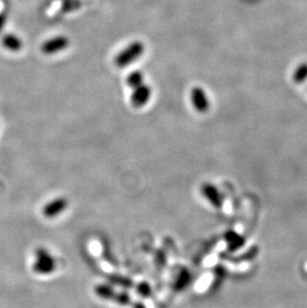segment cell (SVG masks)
<instances>
[{"label":"cell","mask_w":307,"mask_h":308,"mask_svg":"<svg viewBox=\"0 0 307 308\" xmlns=\"http://www.w3.org/2000/svg\"><path fill=\"white\" fill-rule=\"evenodd\" d=\"M69 44L70 41L68 37L64 35H58L46 40L41 46V51L45 55H54L56 53L67 49Z\"/></svg>","instance_id":"obj_3"},{"label":"cell","mask_w":307,"mask_h":308,"mask_svg":"<svg viewBox=\"0 0 307 308\" xmlns=\"http://www.w3.org/2000/svg\"><path fill=\"white\" fill-rule=\"evenodd\" d=\"M6 22H7V14L5 12H0V33L5 27Z\"/></svg>","instance_id":"obj_12"},{"label":"cell","mask_w":307,"mask_h":308,"mask_svg":"<svg viewBox=\"0 0 307 308\" xmlns=\"http://www.w3.org/2000/svg\"><path fill=\"white\" fill-rule=\"evenodd\" d=\"M203 197L216 209H221L223 204V196L221 191L214 184L206 183L201 186Z\"/></svg>","instance_id":"obj_5"},{"label":"cell","mask_w":307,"mask_h":308,"mask_svg":"<svg viewBox=\"0 0 307 308\" xmlns=\"http://www.w3.org/2000/svg\"><path fill=\"white\" fill-rule=\"evenodd\" d=\"M57 268V261L54 255L46 248H38L34 252V261L32 269L39 276H50Z\"/></svg>","instance_id":"obj_1"},{"label":"cell","mask_w":307,"mask_h":308,"mask_svg":"<svg viewBox=\"0 0 307 308\" xmlns=\"http://www.w3.org/2000/svg\"><path fill=\"white\" fill-rule=\"evenodd\" d=\"M145 52V45L141 41H134L126 46L115 57V64L119 68L127 67L138 60Z\"/></svg>","instance_id":"obj_2"},{"label":"cell","mask_w":307,"mask_h":308,"mask_svg":"<svg viewBox=\"0 0 307 308\" xmlns=\"http://www.w3.org/2000/svg\"><path fill=\"white\" fill-rule=\"evenodd\" d=\"M152 97V88L148 84H142L133 89L131 95L132 105L136 108H141L145 106Z\"/></svg>","instance_id":"obj_6"},{"label":"cell","mask_w":307,"mask_h":308,"mask_svg":"<svg viewBox=\"0 0 307 308\" xmlns=\"http://www.w3.org/2000/svg\"><path fill=\"white\" fill-rule=\"evenodd\" d=\"M190 278H191L190 275L187 271H184V272H182V275L179 278H177L175 285L178 286V287L184 288V287L187 286V284H188V282L190 280Z\"/></svg>","instance_id":"obj_11"},{"label":"cell","mask_w":307,"mask_h":308,"mask_svg":"<svg viewBox=\"0 0 307 308\" xmlns=\"http://www.w3.org/2000/svg\"><path fill=\"white\" fill-rule=\"evenodd\" d=\"M126 83L128 85V87L135 89L136 87H138L140 85L144 84V74L143 72H141L139 70L134 71L132 73H130L126 79Z\"/></svg>","instance_id":"obj_10"},{"label":"cell","mask_w":307,"mask_h":308,"mask_svg":"<svg viewBox=\"0 0 307 308\" xmlns=\"http://www.w3.org/2000/svg\"><path fill=\"white\" fill-rule=\"evenodd\" d=\"M191 99L192 103L195 106L196 111L198 112H206L209 108V102L207 96L202 89L195 88L191 92Z\"/></svg>","instance_id":"obj_8"},{"label":"cell","mask_w":307,"mask_h":308,"mask_svg":"<svg viewBox=\"0 0 307 308\" xmlns=\"http://www.w3.org/2000/svg\"><path fill=\"white\" fill-rule=\"evenodd\" d=\"M134 308H147L146 307V305L145 304H143L142 302H137L136 304H135V306Z\"/></svg>","instance_id":"obj_13"},{"label":"cell","mask_w":307,"mask_h":308,"mask_svg":"<svg viewBox=\"0 0 307 308\" xmlns=\"http://www.w3.org/2000/svg\"><path fill=\"white\" fill-rule=\"evenodd\" d=\"M225 242L230 251H236L245 244V238L235 231H227L224 235Z\"/></svg>","instance_id":"obj_9"},{"label":"cell","mask_w":307,"mask_h":308,"mask_svg":"<svg viewBox=\"0 0 307 308\" xmlns=\"http://www.w3.org/2000/svg\"><path fill=\"white\" fill-rule=\"evenodd\" d=\"M68 200L65 197H56L54 199L48 201L43 210V216L47 219H54L59 217L60 215H62L68 208Z\"/></svg>","instance_id":"obj_4"},{"label":"cell","mask_w":307,"mask_h":308,"mask_svg":"<svg viewBox=\"0 0 307 308\" xmlns=\"http://www.w3.org/2000/svg\"><path fill=\"white\" fill-rule=\"evenodd\" d=\"M1 44L5 49L12 52H17L23 47V42L20 37L12 33H6L1 37Z\"/></svg>","instance_id":"obj_7"}]
</instances>
